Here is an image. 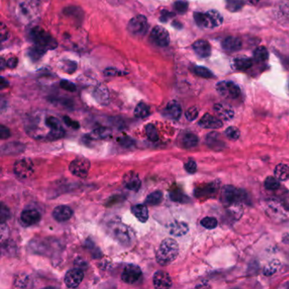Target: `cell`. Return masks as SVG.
Returning <instances> with one entry per match:
<instances>
[{
	"label": "cell",
	"mask_w": 289,
	"mask_h": 289,
	"mask_svg": "<svg viewBox=\"0 0 289 289\" xmlns=\"http://www.w3.org/2000/svg\"><path fill=\"white\" fill-rule=\"evenodd\" d=\"M185 170L188 173L194 174L197 171V164L194 160H189L187 163L185 164Z\"/></svg>",
	"instance_id": "52"
},
{
	"label": "cell",
	"mask_w": 289,
	"mask_h": 289,
	"mask_svg": "<svg viewBox=\"0 0 289 289\" xmlns=\"http://www.w3.org/2000/svg\"><path fill=\"white\" fill-rule=\"evenodd\" d=\"M274 173H275V176L279 181H286L289 179V166L284 164H279L275 168Z\"/></svg>",
	"instance_id": "32"
},
{
	"label": "cell",
	"mask_w": 289,
	"mask_h": 289,
	"mask_svg": "<svg viewBox=\"0 0 289 289\" xmlns=\"http://www.w3.org/2000/svg\"><path fill=\"white\" fill-rule=\"evenodd\" d=\"M84 273L80 269H71L65 274V283L69 289H76L83 282Z\"/></svg>",
	"instance_id": "13"
},
{
	"label": "cell",
	"mask_w": 289,
	"mask_h": 289,
	"mask_svg": "<svg viewBox=\"0 0 289 289\" xmlns=\"http://www.w3.org/2000/svg\"><path fill=\"white\" fill-rule=\"evenodd\" d=\"M170 196H171V199L175 202H186V200H188V198L186 197L184 194L179 190L173 191L170 194Z\"/></svg>",
	"instance_id": "48"
},
{
	"label": "cell",
	"mask_w": 289,
	"mask_h": 289,
	"mask_svg": "<svg viewBox=\"0 0 289 289\" xmlns=\"http://www.w3.org/2000/svg\"><path fill=\"white\" fill-rule=\"evenodd\" d=\"M8 234V228L4 225V223H2L1 226V242L3 243L4 240V237Z\"/></svg>",
	"instance_id": "61"
},
{
	"label": "cell",
	"mask_w": 289,
	"mask_h": 289,
	"mask_svg": "<svg viewBox=\"0 0 289 289\" xmlns=\"http://www.w3.org/2000/svg\"><path fill=\"white\" fill-rule=\"evenodd\" d=\"M280 261L277 260H274L270 262V263L264 268L263 273H264V276H266V277H271V276H272V275H274V274L276 273V272L278 271V269L280 268Z\"/></svg>",
	"instance_id": "36"
},
{
	"label": "cell",
	"mask_w": 289,
	"mask_h": 289,
	"mask_svg": "<svg viewBox=\"0 0 289 289\" xmlns=\"http://www.w3.org/2000/svg\"><path fill=\"white\" fill-rule=\"evenodd\" d=\"M7 38H8V30H7V28L2 23V28H1V42H3Z\"/></svg>",
	"instance_id": "60"
},
{
	"label": "cell",
	"mask_w": 289,
	"mask_h": 289,
	"mask_svg": "<svg viewBox=\"0 0 289 289\" xmlns=\"http://www.w3.org/2000/svg\"><path fill=\"white\" fill-rule=\"evenodd\" d=\"M127 29L130 33L134 35L136 37H142L148 31V20L144 16H142V15L135 16L131 19L127 26Z\"/></svg>",
	"instance_id": "7"
},
{
	"label": "cell",
	"mask_w": 289,
	"mask_h": 289,
	"mask_svg": "<svg viewBox=\"0 0 289 289\" xmlns=\"http://www.w3.org/2000/svg\"><path fill=\"white\" fill-rule=\"evenodd\" d=\"M123 184L127 189L134 192L139 191L141 188V181L139 175L133 172H130L124 175Z\"/></svg>",
	"instance_id": "17"
},
{
	"label": "cell",
	"mask_w": 289,
	"mask_h": 289,
	"mask_svg": "<svg viewBox=\"0 0 289 289\" xmlns=\"http://www.w3.org/2000/svg\"><path fill=\"white\" fill-rule=\"evenodd\" d=\"M121 74H123V73L115 68H107L105 71V75L107 77H116V76Z\"/></svg>",
	"instance_id": "54"
},
{
	"label": "cell",
	"mask_w": 289,
	"mask_h": 289,
	"mask_svg": "<svg viewBox=\"0 0 289 289\" xmlns=\"http://www.w3.org/2000/svg\"><path fill=\"white\" fill-rule=\"evenodd\" d=\"M40 213L33 209H26L22 213L21 220L25 226H32L40 221Z\"/></svg>",
	"instance_id": "19"
},
{
	"label": "cell",
	"mask_w": 289,
	"mask_h": 289,
	"mask_svg": "<svg viewBox=\"0 0 289 289\" xmlns=\"http://www.w3.org/2000/svg\"><path fill=\"white\" fill-rule=\"evenodd\" d=\"M264 187L268 190H275L280 187V182L277 177L274 176H268L264 181Z\"/></svg>",
	"instance_id": "42"
},
{
	"label": "cell",
	"mask_w": 289,
	"mask_h": 289,
	"mask_svg": "<svg viewBox=\"0 0 289 289\" xmlns=\"http://www.w3.org/2000/svg\"><path fill=\"white\" fill-rule=\"evenodd\" d=\"M178 254V243L175 239L168 237L160 243L156 252V260L160 265L166 266L175 260Z\"/></svg>",
	"instance_id": "2"
},
{
	"label": "cell",
	"mask_w": 289,
	"mask_h": 289,
	"mask_svg": "<svg viewBox=\"0 0 289 289\" xmlns=\"http://www.w3.org/2000/svg\"><path fill=\"white\" fill-rule=\"evenodd\" d=\"M221 199L223 203L231 205L243 202L246 199V194L244 191L235 188L233 186H226L222 190Z\"/></svg>",
	"instance_id": "5"
},
{
	"label": "cell",
	"mask_w": 289,
	"mask_h": 289,
	"mask_svg": "<svg viewBox=\"0 0 289 289\" xmlns=\"http://www.w3.org/2000/svg\"><path fill=\"white\" fill-rule=\"evenodd\" d=\"M165 113L171 119L177 120L182 116V107L178 102L173 100L166 105Z\"/></svg>",
	"instance_id": "22"
},
{
	"label": "cell",
	"mask_w": 289,
	"mask_h": 289,
	"mask_svg": "<svg viewBox=\"0 0 289 289\" xmlns=\"http://www.w3.org/2000/svg\"><path fill=\"white\" fill-rule=\"evenodd\" d=\"M17 65H18V59L16 57H11L6 61L7 67L10 68V69H15Z\"/></svg>",
	"instance_id": "57"
},
{
	"label": "cell",
	"mask_w": 289,
	"mask_h": 289,
	"mask_svg": "<svg viewBox=\"0 0 289 289\" xmlns=\"http://www.w3.org/2000/svg\"><path fill=\"white\" fill-rule=\"evenodd\" d=\"M63 70L67 72V73H73L74 71L77 70V63L74 61H71V60H65L64 61V65H63Z\"/></svg>",
	"instance_id": "50"
},
{
	"label": "cell",
	"mask_w": 289,
	"mask_h": 289,
	"mask_svg": "<svg viewBox=\"0 0 289 289\" xmlns=\"http://www.w3.org/2000/svg\"><path fill=\"white\" fill-rule=\"evenodd\" d=\"M7 82H5V81H4V79H3V78H2V83H1V87H2V88H3V87H4V85H8V83H6Z\"/></svg>",
	"instance_id": "63"
},
{
	"label": "cell",
	"mask_w": 289,
	"mask_h": 289,
	"mask_svg": "<svg viewBox=\"0 0 289 289\" xmlns=\"http://www.w3.org/2000/svg\"><path fill=\"white\" fill-rule=\"evenodd\" d=\"M111 234L115 239L123 245H128L132 241V233L131 229L120 222H113L109 226Z\"/></svg>",
	"instance_id": "4"
},
{
	"label": "cell",
	"mask_w": 289,
	"mask_h": 289,
	"mask_svg": "<svg viewBox=\"0 0 289 289\" xmlns=\"http://www.w3.org/2000/svg\"><path fill=\"white\" fill-rule=\"evenodd\" d=\"M245 5L243 0H226V9L230 12H237Z\"/></svg>",
	"instance_id": "34"
},
{
	"label": "cell",
	"mask_w": 289,
	"mask_h": 289,
	"mask_svg": "<svg viewBox=\"0 0 289 289\" xmlns=\"http://www.w3.org/2000/svg\"><path fill=\"white\" fill-rule=\"evenodd\" d=\"M28 36L34 45L42 47L45 50H55L58 46L57 41L48 31L39 27L31 28Z\"/></svg>",
	"instance_id": "3"
},
{
	"label": "cell",
	"mask_w": 289,
	"mask_h": 289,
	"mask_svg": "<svg viewBox=\"0 0 289 289\" xmlns=\"http://www.w3.org/2000/svg\"><path fill=\"white\" fill-rule=\"evenodd\" d=\"M233 65L238 71H245L252 66L253 59L247 57H239L234 59Z\"/></svg>",
	"instance_id": "30"
},
{
	"label": "cell",
	"mask_w": 289,
	"mask_h": 289,
	"mask_svg": "<svg viewBox=\"0 0 289 289\" xmlns=\"http://www.w3.org/2000/svg\"><path fill=\"white\" fill-rule=\"evenodd\" d=\"M149 114H150V109L144 102L139 103V105L136 106L135 111H134L136 117L143 119V118L148 117Z\"/></svg>",
	"instance_id": "35"
},
{
	"label": "cell",
	"mask_w": 289,
	"mask_h": 289,
	"mask_svg": "<svg viewBox=\"0 0 289 289\" xmlns=\"http://www.w3.org/2000/svg\"><path fill=\"white\" fill-rule=\"evenodd\" d=\"M182 145L186 148H194L199 144V138L192 132H186L182 137Z\"/></svg>",
	"instance_id": "28"
},
{
	"label": "cell",
	"mask_w": 289,
	"mask_h": 289,
	"mask_svg": "<svg viewBox=\"0 0 289 289\" xmlns=\"http://www.w3.org/2000/svg\"><path fill=\"white\" fill-rule=\"evenodd\" d=\"M194 52L200 58H208L211 55V46L209 42L203 39L197 40L193 44Z\"/></svg>",
	"instance_id": "18"
},
{
	"label": "cell",
	"mask_w": 289,
	"mask_h": 289,
	"mask_svg": "<svg viewBox=\"0 0 289 289\" xmlns=\"http://www.w3.org/2000/svg\"><path fill=\"white\" fill-rule=\"evenodd\" d=\"M216 188L215 187V184H208L206 187L203 188H200L196 189V196L198 197H203V196H209L210 194H213L215 193V190Z\"/></svg>",
	"instance_id": "40"
},
{
	"label": "cell",
	"mask_w": 289,
	"mask_h": 289,
	"mask_svg": "<svg viewBox=\"0 0 289 289\" xmlns=\"http://www.w3.org/2000/svg\"><path fill=\"white\" fill-rule=\"evenodd\" d=\"M59 85L63 89L69 91V92H75L77 90L76 85H75L74 83L70 82V81L62 80L59 83Z\"/></svg>",
	"instance_id": "51"
},
{
	"label": "cell",
	"mask_w": 289,
	"mask_h": 289,
	"mask_svg": "<svg viewBox=\"0 0 289 289\" xmlns=\"http://www.w3.org/2000/svg\"><path fill=\"white\" fill-rule=\"evenodd\" d=\"M194 21L200 28H214L211 20L209 18L207 13L195 12L194 14Z\"/></svg>",
	"instance_id": "24"
},
{
	"label": "cell",
	"mask_w": 289,
	"mask_h": 289,
	"mask_svg": "<svg viewBox=\"0 0 289 289\" xmlns=\"http://www.w3.org/2000/svg\"><path fill=\"white\" fill-rule=\"evenodd\" d=\"M46 51L47 50L43 49L42 47L34 45V46L29 48L28 51V56L31 58L32 61H37L45 55Z\"/></svg>",
	"instance_id": "31"
},
{
	"label": "cell",
	"mask_w": 289,
	"mask_h": 289,
	"mask_svg": "<svg viewBox=\"0 0 289 289\" xmlns=\"http://www.w3.org/2000/svg\"><path fill=\"white\" fill-rule=\"evenodd\" d=\"M214 111L222 120H231L234 117L233 109L228 104H215L214 105Z\"/></svg>",
	"instance_id": "16"
},
{
	"label": "cell",
	"mask_w": 289,
	"mask_h": 289,
	"mask_svg": "<svg viewBox=\"0 0 289 289\" xmlns=\"http://www.w3.org/2000/svg\"><path fill=\"white\" fill-rule=\"evenodd\" d=\"M216 91L225 99H237L241 95V89L239 87L231 81H222L217 83Z\"/></svg>",
	"instance_id": "6"
},
{
	"label": "cell",
	"mask_w": 289,
	"mask_h": 289,
	"mask_svg": "<svg viewBox=\"0 0 289 289\" xmlns=\"http://www.w3.org/2000/svg\"><path fill=\"white\" fill-rule=\"evenodd\" d=\"M145 131H146V134L148 137V139L152 142L158 141L159 139V135H158L157 130L155 128V126L153 124H148L146 127H145Z\"/></svg>",
	"instance_id": "41"
},
{
	"label": "cell",
	"mask_w": 289,
	"mask_h": 289,
	"mask_svg": "<svg viewBox=\"0 0 289 289\" xmlns=\"http://www.w3.org/2000/svg\"><path fill=\"white\" fill-rule=\"evenodd\" d=\"M199 116V110L197 107L193 106V107L189 108L188 111H186L185 113V116L188 119L189 121H193L195 120Z\"/></svg>",
	"instance_id": "49"
},
{
	"label": "cell",
	"mask_w": 289,
	"mask_h": 289,
	"mask_svg": "<svg viewBox=\"0 0 289 289\" xmlns=\"http://www.w3.org/2000/svg\"><path fill=\"white\" fill-rule=\"evenodd\" d=\"M226 135L228 136L229 139L231 140H237L239 139L240 131L235 126H230L226 130Z\"/></svg>",
	"instance_id": "47"
},
{
	"label": "cell",
	"mask_w": 289,
	"mask_h": 289,
	"mask_svg": "<svg viewBox=\"0 0 289 289\" xmlns=\"http://www.w3.org/2000/svg\"><path fill=\"white\" fill-rule=\"evenodd\" d=\"M46 126L50 128L49 139L56 140L65 136V130L62 127L60 121L54 116H48L45 120Z\"/></svg>",
	"instance_id": "11"
},
{
	"label": "cell",
	"mask_w": 289,
	"mask_h": 289,
	"mask_svg": "<svg viewBox=\"0 0 289 289\" xmlns=\"http://www.w3.org/2000/svg\"><path fill=\"white\" fill-rule=\"evenodd\" d=\"M9 137H10V131L9 128H7L6 126L2 125L0 127V138L4 140V139H9Z\"/></svg>",
	"instance_id": "55"
},
{
	"label": "cell",
	"mask_w": 289,
	"mask_h": 289,
	"mask_svg": "<svg viewBox=\"0 0 289 289\" xmlns=\"http://www.w3.org/2000/svg\"><path fill=\"white\" fill-rule=\"evenodd\" d=\"M163 200V194L160 191H155L154 193L149 194L148 197L146 198L145 200V203L151 206L154 205H158L161 203V201Z\"/></svg>",
	"instance_id": "33"
},
{
	"label": "cell",
	"mask_w": 289,
	"mask_h": 289,
	"mask_svg": "<svg viewBox=\"0 0 289 289\" xmlns=\"http://www.w3.org/2000/svg\"><path fill=\"white\" fill-rule=\"evenodd\" d=\"M269 57L266 48L264 46L258 47L255 51H254V58L256 61L262 62L267 60Z\"/></svg>",
	"instance_id": "37"
},
{
	"label": "cell",
	"mask_w": 289,
	"mask_h": 289,
	"mask_svg": "<svg viewBox=\"0 0 289 289\" xmlns=\"http://www.w3.org/2000/svg\"><path fill=\"white\" fill-rule=\"evenodd\" d=\"M149 40L155 46L164 48L169 45L171 38H170L169 32L166 29L160 26H156L151 31Z\"/></svg>",
	"instance_id": "8"
},
{
	"label": "cell",
	"mask_w": 289,
	"mask_h": 289,
	"mask_svg": "<svg viewBox=\"0 0 289 289\" xmlns=\"http://www.w3.org/2000/svg\"><path fill=\"white\" fill-rule=\"evenodd\" d=\"M73 215V210L66 205H59L56 207L53 211V216L58 222H66Z\"/></svg>",
	"instance_id": "20"
},
{
	"label": "cell",
	"mask_w": 289,
	"mask_h": 289,
	"mask_svg": "<svg viewBox=\"0 0 289 289\" xmlns=\"http://www.w3.org/2000/svg\"><path fill=\"white\" fill-rule=\"evenodd\" d=\"M132 212L135 215L136 218L139 220V222H147L148 219V211L147 207L144 204H137L132 208Z\"/></svg>",
	"instance_id": "26"
},
{
	"label": "cell",
	"mask_w": 289,
	"mask_h": 289,
	"mask_svg": "<svg viewBox=\"0 0 289 289\" xmlns=\"http://www.w3.org/2000/svg\"><path fill=\"white\" fill-rule=\"evenodd\" d=\"M173 26H174V27H175V28H182V25H181V24H180V23H178V22H174L173 23Z\"/></svg>",
	"instance_id": "62"
},
{
	"label": "cell",
	"mask_w": 289,
	"mask_h": 289,
	"mask_svg": "<svg viewBox=\"0 0 289 289\" xmlns=\"http://www.w3.org/2000/svg\"><path fill=\"white\" fill-rule=\"evenodd\" d=\"M174 16V14L173 13L169 12V11H167V10H163L162 12H161V16H160V21H162V22H166L169 19L172 18Z\"/></svg>",
	"instance_id": "58"
},
{
	"label": "cell",
	"mask_w": 289,
	"mask_h": 289,
	"mask_svg": "<svg viewBox=\"0 0 289 289\" xmlns=\"http://www.w3.org/2000/svg\"><path fill=\"white\" fill-rule=\"evenodd\" d=\"M25 149L24 145L20 143H9L3 145L2 153L5 154H17L22 153Z\"/></svg>",
	"instance_id": "29"
},
{
	"label": "cell",
	"mask_w": 289,
	"mask_h": 289,
	"mask_svg": "<svg viewBox=\"0 0 289 289\" xmlns=\"http://www.w3.org/2000/svg\"><path fill=\"white\" fill-rule=\"evenodd\" d=\"M174 9L176 12L180 14H184L187 12L188 9V2L185 0H178L174 3Z\"/></svg>",
	"instance_id": "46"
},
{
	"label": "cell",
	"mask_w": 289,
	"mask_h": 289,
	"mask_svg": "<svg viewBox=\"0 0 289 289\" xmlns=\"http://www.w3.org/2000/svg\"><path fill=\"white\" fill-rule=\"evenodd\" d=\"M188 231V224L183 222H174L170 226V233L175 237L183 236Z\"/></svg>",
	"instance_id": "25"
},
{
	"label": "cell",
	"mask_w": 289,
	"mask_h": 289,
	"mask_svg": "<svg viewBox=\"0 0 289 289\" xmlns=\"http://www.w3.org/2000/svg\"><path fill=\"white\" fill-rule=\"evenodd\" d=\"M194 74H196L200 77H203V78H212L215 77L212 71L208 68L203 67V66H194Z\"/></svg>",
	"instance_id": "39"
},
{
	"label": "cell",
	"mask_w": 289,
	"mask_h": 289,
	"mask_svg": "<svg viewBox=\"0 0 289 289\" xmlns=\"http://www.w3.org/2000/svg\"><path fill=\"white\" fill-rule=\"evenodd\" d=\"M64 121H65V123L66 124L67 126H70V127H72V128H74V129H78V128L80 127L79 123H78L77 121H74V120H71L70 117L64 116Z\"/></svg>",
	"instance_id": "56"
},
{
	"label": "cell",
	"mask_w": 289,
	"mask_h": 289,
	"mask_svg": "<svg viewBox=\"0 0 289 289\" xmlns=\"http://www.w3.org/2000/svg\"><path fill=\"white\" fill-rule=\"evenodd\" d=\"M93 96L96 101L102 105H107L110 102V93L107 87L104 85H99L96 87L93 92Z\"/></svg>",
	"instance_id": "23"
},
{
	"label": "cell",
	"mask_w": 289,
	"mask_h": 289,
	"mask_svg": "<svg viewBox=\"0 0 289 289\" xmlns=\"http://www.w3.org/2000/svg\"><path fill=\"white\" fill-rule=\"evenodd\" d=\"M141 277V269L136 264H127L121 274V279L127 284H134Z\"/></svg>",
	"instance_id": "12"
},
{
	"label": "cell",
	"mask_w": 289,
	"mask_h": 289,
	"mask_svg": "<svg viewBox=\"0 0 289 289\" xmlns=\"http://www.w3.org/2000/svg\"><path fill=\"white\" fill-rule=\"evenodd\" d=\"M206 142L209 147L215 150H220L222 147H224V144L222 139H220V136L217 132H210L209 135L207 136Z\"/></svg>",
	"instance_id": "27"
},
{
	"label": "cell",
	"mask_w": 289,
	"mask_h": 289,
	"mask_svg": "<svg viewBox=\"0 0 289 289\" xmlns=\"http://www.w3.org/2000/svg\"><path fill=\"white\" fill-rule=\"evenodd\" d=\"M90 166H91V164H90L89 160L86 158L80 157L75 159L71 162L69 169H70V172L77 177L85 178L88 175Z\"/></svg>",
	"instance_id": "9"
},
{
	"label": "cell",
	"mask_w": 289,
	"mask_h": 289,
	"mask_svg": "<svg viewBox=\"0 0 289 289\" xmlns=\"http://www.w3.org/2000/svg\"><path fill=\"white\" fill-rule=\"evenodd\" d=\"M111 134V130L105 128V127H100V128H98L92 132V136L96 139H106L108 137H110Z\"/></svg>",
	"instance_id": "43"
},
{
	"label": "cell",
	"mask_w": 289,
	"mask_h": 289,
	"mask_svg": "<svg viewBox=\"0 0 289 289\" xmlns=\"http://www.w3.org/2000/svg\"><path fill=\"white\" fill-rule=\"evenodd\" d=\"M9 216H10V213H9V209L4 206L3 203H2L1 209H0V220H1L2 223L6 222V220L9 218Z\"/></svg>",
	"instance_id": "53"
},
{
	"label": "cell",
	"mask_w": 289,
	"mask_h": 289,
	"mask_svg": "<svg viewBox=\"0 0 289 289\" xmlns=\"http://www.w3.org/2000/svg\"><path fill=\"white\" fill-rule=\"evenodd\" d=\"M206 13L208 14V16H209L210 20H211V22L214 24L215 28H217V27H220V26L222 25V23H223V17H222V15L217 10L211 9V10H209Z\"/></svg>",
	"instance_id": "38"
},
{
	"label": "cell",
	"mask_w": 289,
	"mask_h": 289,
	"mask_svg": "<svg viewBox=\"0 0 289 289\" xmlns=\"http://www.w3.org/2000/svg\"><path fill=\"white\" fill-rule=\"evenodd\" d=\"M199 125L201 127L207 128V129H219L223 126V123H222V120L213 116L209 113H206V114L203 115V116L201 118Z\"/></svg>",
	"instance_id": "15"
},
{
	"label": "cell",
	"mask_w": 289,
	"mask_h": 289,
	"mask_svg": "<svg viewBox=\"0 0 289 289\" xmlns=\"http://www.w3.org/2000/svg\"><path fill=\"white\" fill-rule=\"evenodd\" d=\"M242 45L243 43L239 37H232V36L226 37L222 43V49L228 52L238 51L242 49Z\"/></svg>",
	"instance_id": "21"
},
{
	"label": "cell",
	"mask_w": 289,
	"mask_h": 289,
	"mask_svg": "<svg viewBox=\"0 0 289 289\" xmlns=\"http://www.w3.org/2000/svg\"><path fill=\"white\" fill-rule=\"evenodd\" d=\"M281 11L283 13V16L289 18V2L284 3L281 6Z\"/></svg>",
	"instance_id": "59"
},
{
	"label": "cell",
	"mask_w": 289,
	"mask_h": 289,
	"mask_svg": "<svg viewBox=\"0 0 289 289\" xmlns=\"http://www.w3.org/2000/svg\"><path fill=\"white\" fill-rule=\"evenodd\" d=\"M29 283V277L27 275H19L15 280V286L16 288H28Z\"/></svg>",
	"instance_id": "44"
},
{
	"label": "cell",
	"mask_w": 289,
	"mask_h": 289,
	"mask_svg": "<svg viewBox=\"0 0 289 289\" xmlns=\"http://www.w3.org/2000/svg\"><path fill=\"white\" fill-rule=\"evenodd\" d=\"M8 8L17 22L30 25L39 16L40 0H9Z\"/></svg>",
	"instance_id": "1"
},
{
	"label": "cell",
	"mask_w": 289,
	"mask_h": 289,
	"mask_svg": "<svg viewBox=\"0 0 289 289\" xmlns=\"http://www.w3.org/2000/svg\"><path fill=\"white\" fill-rule=\"evenodd\" d=\"M200 224L202 225L203 228L211 230V229H214L217 227L218 222L214 217H205L200 222Z\"/></svg>",
	"instance_id": "45"
},
{
	"label": "cell",
	"mask_w": 289,
	"mask_h": 289,
	"mask_svg": "<svg viewBox=\"0 0 289 289\" xmlns=\"http://www.w3.org/2000/svg\"><path fill=\"white\" fill-rule=\"evenodd\" d=\"M14 173L20 178H29L34 173L33 163L26 158L17 160L14 165Z\"/></svg>",
	"instance_id": "10"
},
{
	"label": "cell",
	"mask_w": 289,
	"mask_h": 289,
	"mask_svg": "<svg viewBox=\"0 0 289 289\" xmlns=\"http://www.w3.org/2000/svg\"><path fill=\"white\" fill-rule=\"evenodd\" d=\"M153 283L156 289H169L173 286V281L169 274L163 271H159L154 273Z\"/></svg>",
	"instance_id": "14"
}]
</instances>
